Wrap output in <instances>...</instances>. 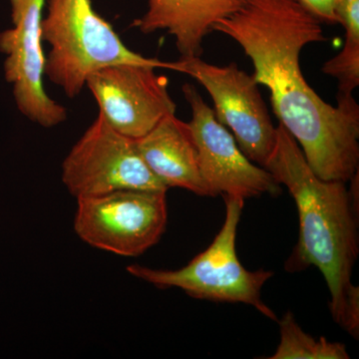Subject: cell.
Here are the masks:
<instances>
[{
  "label": "cell",
  "instance_id": "obj_1",
  "mask_svg": "<svg viewBox=\"0 0 359 359\" xmlns=\"http://www.w3.org/2000/svg\"><path fill=\"white\" fill-rule=\"evenodd\" d=\"M237 42L271 93L273 112L301 147L316 176L351 181L358 173L359 106L353 95L323 101L304 79L301 52L325 42L321 22L297 0H244L212 27Z\"/></svg>",
  "mask_w": 359,
  "mask_h": 359
},
{
  "label": "cell",
  "instance_id": "obj_2",
  "mask_svg": "<svg viewBox=\"0 0 359 359\" xmlns=\"http://www.w3.org/2000/svg\"><path fill=\"white\" fill-rule=\"evenodd\" d=\"M297 205L299 241L285 263L289 273L316 266L330 290V311L340 327L359 337V287L351 276L359 254L358 173L346 182L316 176L301 147L282 124L276 127L273 153L264 165Z\"/></svg>",
  "mask_w": 359,
  "mask_h": 359
},
{
  "label": "cell",
  "instance_id": "obj_3",
  "mask_svg": "<svg viewBox=\"0 0 359 359\" xmlns=\"http://www.w3.org/2000/svg\"><path fill=\"white\" fill-rule=\"evenodd\" d=\"M42 39L49 45L45 76L70 99L79 95L87 78L113 65H150L173 70V62L144 57L129 49L114 28L99 15L91 0H45Z\"/></svg>",
  "mask_w": 359,
  "mask_h": 359
},
{
  "label": "cell",
  "instance_id": "obj_4",
  "mask_svg": "<svg viewBox=\"0 0 359 359\" xmlns=\"http://www.w3.org/2000/svg\"><path fill=\"white\" fill-rule=\"evenodd\" d=\"M223 197L226 217L221 230L212 244L187 266L167 271L131 264L127 271L158 289L176 287L194 299L248 304L269 320L278 321V316L262 299V290L273 276V271H249L238 257L236 243L245 200Z\"/></svg>",
  "mask_w": 359,
  "mask_h": 359
},
{
  "label": "cell",
  "instance_id": "obj_9",
  "mask_svg": "<svg viewBox=\"0 0 359 359\" xmlns=\"http://www.w3.org/2000/svg\"><path fill=\"white\" fill-rule=\"evenodd\" d=\"M11 6L13 27L0 33V51L6 55L4 74L13 86L16 106L39 126H57L67 119V110L45 91V0H11Z\"/></svg>",
  "mask_w": 359,
  "mask_h": 359
},
{
  "label": "cell",
  "instance_id": "obj_7",
  "mask_svg": "<svg viewBox=\"0 0 359 359\" xmlns=\"http://www.w3.org/2000/svg\"><path fill=\"white\" fill-rule=\"evenodd\" d=\"M174 71L205 87L214 101L218 121L233 132L243 153L264 168L275 148L276 128L255 77L236 63L217 66L201 57L180 58L174 62Z\"/></svg>",
  "mask_w": 359,
  "mask_h": 359
},
{
  "label": "cell",
  "instance_id": "obj_11",
  "mask_svg": "<svg viewBox=\"0 0 359 359\" xmlns=\"http://www.w3.org/2000/svg\"><path fill=\"white\" fill-rule=\"evenodd\" d=\"M136 143L144 162L168 190L181 188L200 197H211L201 175L189 123L168 115Z\"/></svg>",
  "mask_w": 359,
  "mask_h": 359
},
{
  "label": "cell",
  "instance_id": "obj_13",
  "mask_svg": "<svg viewBox=\"0 0 359 359\" xmlns=\"http://www.w3.org/2000/svg\"><path fill=\"white\" fill-rule=\"evenodd\" d=\"M337 15L346 30V41L321 70L339 81L337 95H353L359 85V0H339Z\"/></svg>",
  "mask_w": 359,
  "mask_h": 359
},
{
  "label": "cell",
  "instance_id": "obj_6",
  "mask_svg": "<svg viewBox=\"0 0 359 359\" xmlns=\"http://www.w3.org/2000/svg\"><path fill=\"white\" fill-rule=\"evenodd\" d=\"M167 192L123 190L77 199L74 231L84 243L122 257H138L166 231Z\"/></svg>",
  "mask_w": 359,
  "mask_h": 359
},
{
  "label": "cell",
  "instance_id": "obj_12",
  "mask_svg": "<svg viewBox=\"0 0 359 359\" xmlns=\"http://www.w3.org/2000/svg\"><path fill=\"white\" fill-rule=\"evenodd\" d=\"M244 0H148V11L133 22L144 34L166 30L175 39L181 58L201 57L203 42L222 18Z\"/></svg>",
  "mask_w": 359,
  "mask_h": 359
},
{
  "label": "cell",
  "instance_id": "obj_14",
  "mask_svg": "<svg viewBox=\"0 0 359 359\" xmlns=\"http://www.w3.org/2000/svg\"><path fill=\"white\" fill-rule=\"evenodd\" d=\"M280 341L276 353L269 359H348L346 346L341 342L330 341L325 337L316 339L306 334L287 311L280 320Z\"/></svg>",
  "mask_w": 359,
  "mask_h": 359
},
{
  "label": "cell",
  "instance_id": "obj_5",
  "mask_svg": "<svg viewBox=\"0 0 359 359\" xmlns=\"http://www.w3.org/2000/svg\"><path fill=\"white\" fill-rule=\"evenodd\" d=\"M62 182L76 199L123 190L168 191L144 162L136 140L116 131L100 112L63 161Z\"/></svg>",
  "mask_w": 359,
  "mask_h": 359
},
{
  "label": "cell",
  "instance_id": "obj_8",
  "mask_svg": "<svg viewBox=\"0 0 359 359\" xmlns=\"http://www.w3.org/2000/svg\"><path fill=\"white\" fill-rule=\"evenodd\" d=\"M187 102L192 109L189 122L199 156L201 175L211 197L231 196L241 199L263 195L278 197L282 185L268 170L257 166L243 153L215 111L205 102L192 84L182 87Z\"/></svg>",
  "mask_w": 359,
  "mask_h": 359
},
{
  "label": "cell",
  "instance_id": "obj_15",
  "mask_svg": "<svg viewBox=\"0 0 359 359\" xmlns=\"http://www.w3.org/2000/svg\"><path fill=\"white\" fill-rule=\"evenodd\" d=\"M321 23L337 25V6L339 0H297Z\"/></svg>",
  "mask_w": 359,
  "mask_h": 359
},
{
  "label": "cell",
  "instance_id": "obj_10",
  "mask_svg": "<svg viewBox=\"0 0 359 359\" xmlns=\"http://www.w3.org/2000/svg\"><path fill=\"white\" fill-rule=\"evenodd\" d=\"M156 66L121 63L92 73L86 85L111 126L129 138L145 136L177 105L168 91L167 77Z\"/></svg>",
  "mask_w": 359,
  "mask_h": 359
}]
</instances>
